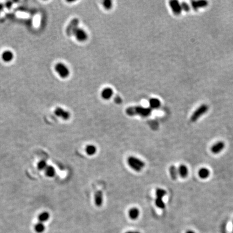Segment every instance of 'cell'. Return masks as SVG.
<instances>
[{"label":"cell","instance_id":"25","mask_svg":"<svg viewBox=\"0 0 233 233\" xmlns=\"http://www.w3.org/2000/svg\"><path fill=\"white\" fill-rule=\"evenodd\" d=\"M47 166V163L45 160H41L37 164V168L41 170H45Z\"/></svg>","mask_w":233,"mask_h":233},{"label":"cell","instance_id":"13","mask_svg":"<svg viewBox=\"0 0 233 233\" xmlns=\"http://www.w3.org/2000/svg\"><path fill=\"white\" fill-rule=\"evenodd\" d=\"M113 94V90L110 87H107V88H105L104 89H103L101 95H102V97L103 99L109 100L111 98Z\"/></svg>","mask_w":233,"mask_h":233},{"label":"cell","instance_id":"24","mask_svg":"<svg viewBox=\"0 0 233 233\" xmlns=\"http://www.w3.org/2000/svg\"><path fill=\"white\" fill-rule=\"evenodd\" d=\"M155 204L157 207L160 209H164L165 208V203L162 199L156 198L155 200Z\"/></svg>","mask_w":233,"mask_h":233},{"label":"cell","instance_id":"19","mask_svg":"<svg viewBox=\"0 0 233 233\" xmlns=\"http://www.w3.org/2000/svg\"><path fill=\"white\" fill-rule=\"evenodd\" d=\"M85 152L89 155H93L97 152V147L93 145H88L85 147Z\"/></svg>","mask_w":233,"mask_h":233},{"label":"cell","instance_id":"23","mask_svg":"<svg viewBox=\"0 0 233 233\" xmlns=\"http://www.w3.org/2000/svg\"><path fill=\"white\" fill-rule=\"evenodd\" d=\"M166 190L162 188H157L155 191V195H156V198L158 199H162L166 195Z\"/></svg>","mask_w":233,"mask_h":233},{"label":"cell","instance_id":"22","mask_svg":"<svg viewBox=\"0 0 233 233\" xmlns=\"http://www.w3.org/2000/svg\"><path fill=\"white\" fill-rule=\"evenodd\" d=\"M34 228H35V231L37 233H43L44 231L45 230V225H44L43 223L39 222H38L36 224Z\"/></svg>","mask_w":233,"mask_h":233},{"label":"cell","instance_id":"1","mask_svg":"<svg viewBox=\"0 0 233 233\" xmlns=\"http://www.w3.org/2000/svg\"><path fill=\"white\" fill-rule=\"evenodd\" d=\"M152 113L150 107H144L140 106L130 107L126 110V113L129 116L139 115L142 117L149 116Z\"/></svg>","mask_w":233,"mask_h":233},{"label":"cell","instance_id":"14","mask_svg":"<svg viewBox=\"0 0 233 233\" xmlns=\"http://www.w3.org/2000/svg\"><path fill=\"white\" fill-rule=\"evenodd\" d=\"M2 58L5 62H10L14 58V54L11 51L6 50L2 53Z\"/></svg>","mask_w":233,"mask_h":233},{"label":"cell","instance_id":"20","mask_svg":"<svg viewBox=\"0 0 233 233\" xmlns=\"http://www.w3.org/2000/svg\"><path fill=\"white\" fill-rule=\"evenodd\" d=\"M45 172L46 175L50 178L54 177L56 174L55 169L52 166H47L45 170Z\"/></svg>","mask_w":233,"mask_h":233},{"label":"cell","instance_id":"27","mask_svg":"<svg viewBox=\"0 0 233 233\" xmlns=\"http://www.w3.org/2000/svg\"><path fill=\"white\" fill-rule=\"evenodd\" d=\"M181 5L182 9L184 10V11L188 12V11L190 10V7H189V5H188L187 3H185V2H183V3L181 4Z\"/></svg>","mask_w":233,"mask_h":233},{"label":"cell","instance_id":"10","mask_svg":"<svg viewBox=\"0 0 233 233\" xmlns=\"http://www.w3.org/2000/svg\"><path fill=\"white\" fill-rule=\"evenodd\" d=\"M94 201L97 207H100L102 205L103 202V194L102 191L98 190L94 195Z\"/></svg>","mask_w":233,"mask_h":233},{"label":"cell","instance_id":"29","mask_svg":"<svg viewBox=\"0 0 233 233\" xmlns=\"http://www.w3.org/2000/svg\"><path fill=\"white\" fill-rule=\"evenodd\" d=\"M125 233H140L138 231H128Z\"/></svg>","mask_w":233,"mask_h":233},{"label":"cell","instance_id":"18","mask_svg":"<svg viewBox=\"0 0 233 233\" xmlns=\"http://www.w3.org/2000/svg\"><path fill=\"white\" fill-rule=\"evenodd\" d=\"M169 171H170V175L171 178L174 180H176L178 178V175H179L178 168L174 165H172V166H170Z\"/></svg>","mask_w":233,"mask_h":233},{"label":"cell","instance_id":"8","mask_svg":"<svg viewBox=\"0 0 233 233\" xmlns=\"http://www.w3.org/2000/svg\"><path fill=\"white\" fill-rule=\"evenodd\" d=\"M170 5L174 14L179 15L181 14L182 12V8L181 4L179 3L178 1L173 0L170 2Z\"/></svg>","mask_w":233,"mask_h":233},{"label":"cell","instance_id":"17","mask_svg":"<svg viewBox=\"0 0 233 233\" xmlns=\"http://www.w3.org/2000/svg\"><path fill=\"white\" fill-rule=\"evenodd\" d=\"M149 104L151 109H156L160 107L161 102L157 98H152L149 101Z\"/></svg>","mask_w":233,"mask_h":233},{"label":"cell","instance_id":"11","mask_svg":"<svg viewBox=\"0 0 233 233\" xmlns=\"http://www.w3.org/2000/svg\"><path fill=\"white\" fill-rule=\"evenodd\" d=\"M207 5H208V2L204 0L192 1V5L195 10H198L199 8L205 7Z\"/></svg>","mask_w":233,"mask_h":233},{"label":"cell","instance_id":"7","mask_svg":"<svg viewBox=\"0 0 233 233\" xmlns=\"http://www.w3.org/2000/svg\"><path fill=\"white\" fill-rule=\"evenodd\" d=\"M225 147V144L222 141H219L215 142L213 146L211 147L210 151L213 154H217L221 152Z\"/></svg>","mask_w":233,"mask_h":233},{"label":"cell","instance_id":"16","mask_svg":"<svg viewBox=\"0 0 233 233\" xmlns=\"http://www.w3.org/2000/svg\"><path fill=\"white\" fill-rule=\"evenodd\" d=\"M140 211L137 208H132L129 210V216L132 220H136L138 218Z\"/></svg>","mask_w":233,"mask_h":233},{"label":"cell","instance_id":"30","mask_svg":"<svg viewBox=\"0 0 233 233\" xmlns=\"http://www.w3.org/2000/svg\"><path fill=\"white\" fill-rule=\"evenodd\" d=\"M3 9V5L2 4H0V12H2Z\"/></svg>","mask_w":233,"mask_h":233},{"label":"cell","instance_id":"15","mask_svg":"<svg viewBox=\"0 0 233 233\" xmlns=\"http://www.w3.org/2000/svg\"><path fill=\"white\" fill-rule=\"evenodd\" d=\"M210 175V170L205 167L201 168L198 171V175L202 179H206L208 178Z\"/></svg>","mask_w":233,"mask_h":233},{"label":"cell","instance_id":"21","mask_svg":"<svg viewBox=\"0 0 233 233\" xmlns=\"http://www.w3.org/2000/svg\"><path fill=\"white\" fill-rule=\"evenodd\" d=\"M50 217V214L47 212H44L43 213L40 214L38 217V220L40 222H44L47 221Z\"/></svg>","mask_w":233,"mask_h":233},{"label":"cell","instance_id":"4","mask_svg":"<svg viewBox=\"0 0 233 233\" xmlns=\"http://www.w3.org/2000/svg\"><path fill=\"white\" fill-rule=\"evenodd\" d=\"M55 69L59 76L63 78H67L70 74V71L67 67L62 63L57 64L55 65Z\"/></svg>","mask_w":233,"mask_h":233},{"label":"cell","instance_id":"9","mask_svg":"<svg viewBox=\"0 0 233 233\" xmlns=\"http://www.w3.org/2000/svg\"><path fill=\"white\" fill-rule=\"evenodd\" d=\"M55 114L57 117L61 118L64 120H67L70 117V113L60 107H57L56 109L55 110Z\"/></svg>","mask_w":233,"mask_h":233},{"label":"cell","instance_id":"2","mask_svg":"<svg viewBox=\"0 0 233 233\" xmlns=\"http://www.w3.org/2000/svg\"><path fill=\"white\" fill-rule=\"evenodd\" d=\"M127 162L128 165L132 170L136 172H140L145 166V163L142 160L133 156L128 157L127 159Z\"/></svg>","mask_w":233,"mask_h":233},{"label":"cell","instance_id":"28","mask_svg":"<svg viewBox=\"0 0 233 233\" xmlns=\"http://www.w3.org/2000/svg\"><path fill=\"white\" fill-rule=\"evenodd\" d=\"M115 103H117V104H120V103H122V98L120 97H119V96H117L115 98Z\"/></svg>","mask_w":233,"mask_h":233},{"label":"cell","instance_id":"3","mask_svg":"<svg viewBox=\"0 0 233 233\" xmlns=\"http://www.w3.org/2000/svg\"><path fill=\"white\" fill-rule=\"evenodd\" d=\"M208 109H209L208 107L206 104H202L200 107H199L191 115L190 117L191 122H195L201 117L202 115L205 114L208 110Z\"/></svg>","mask_w":233,"mask_h":233},{"label":"cell","instance_id":"6","mask_svg":"<svg viewBox=\"0 0 233 233\" xmlns=\"http://www.w3.org/2000/svg\"><path fill=\"white\" fill-rule=\"evenodd\" d=\"M74 35L75 36L76 39L79 42H84L87 40V34L82 28H77L74 32Z\"/></svg>","mask_w":233,"mask_h":233},{"label":"cell","instance_id":"26","mask_svg":"<svg viewBox=\"0 0 233 233\" xmlns=\"http://www.w3.org/2000/svg\"><path fill=\"white\" fill-rule=\"evenodd\" d=\"M103 5L106 9H110L112 7V2L110 0H105L103 1Z\"/></svg>","mask_w":233,"mask_h":233},{"label":"cell","instance_id":"31","mask_svg":"<svg viewBox=\"0 0 233 233\" xmlns=\"http://www.w3.org/2000/svg\"><path fill=\"white\" fill-rule=\"evenodd\" d=\"M186 233H195L193 230H188Z\"/></svg>","mask_w":233,"mask_h":233},{"label":"cell","instance_id":"12","mask_svg":"<svg viewBox=\"0 0 233 233\" xmlns=\"http://www.w3.org/2000/svg\"><path fill=\"white\" fill-rule=\"evenodd\" d=\"M178 174L182 178H185L188 174V169L185 165H181L178 168Z\"/></svg>","mask_w":233,"mask_h":233},{"label":"cell","instance_id":"5","mask_svg":"<svg viewBox=\"0 0 233 233\" xmlns=\"http://www.w3.org/2000/svg\"><path fill=\"white\" fill-rule=\"evenodd\" d=\"M79 21L78 19H74L72 20H71V22H70L69 24L66 29V32L67 36H71L74 35V34L76 31V30L78 28V25H79Z\"/></svg>","mask_w":233,"mask_h":233}]
</instances>
